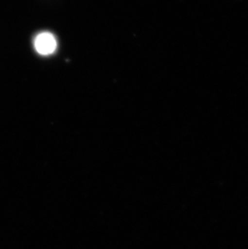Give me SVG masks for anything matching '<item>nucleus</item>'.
Returning a JSON list of instances; mask_svg holds the SVG:
<instances>
[{
	"mask_svg": "<svg viewBox=\"0 0 248 249\" xmlns=\"http://www.w3.org/2000/svg\"><path fill=\"white\" fill-rule=\"evenodd\" d=\"M33 45L35 51L42 56L53 54L57 49L56 37L50 32H43L35 36Z\"/></svg>",
	"mask_w": 248,
	"mask_h": 249,
	"instance_id": "f257e3e1",
	"label": "nucleus"
}]
</instances>
